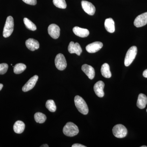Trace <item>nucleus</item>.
Instances as JSON below:
<instances>
[{
	"mask_svg": "<svg viewBox=\"0 0 147 147\" xmlns=\"http://www.w3.org/2000/svg\"><path fill=\"white\" fill-rule=\"evenodd\" d=\"M26 45L27 48L32 51H34L39 48V42L33 38H29L27 40L26 42Z\"/></svg>",
	"mask_w": 147,
	"mask_h": 147,
	"instance_id": "nucleus-15",
	"label": "nucleus"
},
{
	"mask_svg": "<svg viewBox=\"0 0 147 147\" xmlns=\"http://www.w3.org/2000/svg\"><path fill=\"white\" fill-rule=\"evenodd\" d=\"M147 24V12L137 16L134 20V26L137 28L144 26Z\"/></svg>",
	"mask_w": 147,
	"mask_h": 147,
	"instance_id": "nucleus-9",
	"label": "nucleus"
},
{
	"mask_svg": "<svg viewBox=\"0 0 147 147\" xmlns=\"http://www.w3.org/2000/svg\"><path fill=\"white\" fill-rule=\"evenodd\" d=\"M82 71L86 74L89 79H93L95 76V70L94 68L91 66L87 64H84L82 67Z\"/></svg>",
	"mask_w": 147,
	"mask_h": 147,
	"instance_id": "nucleus-14",
	"label": "nucleus"
},
{
	"mask_svg": "<svg viewBox=\"0 0 147 147\" xmlns=\"http://www.w3.org/2000/svg\"><path fill=\"white\" fill-rule=\"evenodd\" d=\"M74 103L77 110L80 113L86 115L89 112L88 107L86 101L79 96H76L74 98Z\"/></svg>",
	"mask_w": 147,
	"mask_h": 147,
	"instance_id": "nucleus-1",
	"label": "nucleus"
},
{
	"mask_svg": "<svg viewBox=\"0 0 147 147\" xmlns=\"http://www.w3.org/2000/svg\"><path fill=\"white\" fill-rule=\"evenodd\" d=\"M147 104L146 96L143 94H140L138 96L137 105V107L141 109H144Z\"/></svg>",
	"mask_w": 147,
	"mask_h": 147,
	"instance_id": "nucleus-18",
	"label": "nucleus"
},
{
	"mask_svg": "<svg viewBox=\"0 0 147 147\" xmlns=\"http://www.w3.org/2000/svg\"><path fill=\"white\" fill-rule=\"evenodd\" d=\"M54 5L59 8L65 9L67 7L65 0H53Z\"/></svg>",
	"mask_w": 147,
	"mask_h": 147,
	"instance_id": "nucleus-25",
	"label": "nucleus"
},
{
	"mask_svg": "<svg viewBox=\"0 0 147 147\" xmlns=\"http://www.w3.org/2000/svg\"><path fill=\"white\" fill-rule=\"evenodd\" d=\"M8 65L6 63L0 64V74H4L7 71Z\"/></svg>",
	"mask_w": 147,
	"mask_h": 147,
	"instance_id": "nucleus-26",
	"label": "nucleus"
},
{
	"mask_svg": "<svg viewBox=\"0 0 147 147\" xmlns=\"http://www.w3.org/2000/svg\"><path fill=\"white\" fill-rule=\"evenodd\" d=\"M63 132L65 136L72 137L76 136L79 133L78 127L72 122L67 123L63 128Z\"/></svg>",
	"mask_w": 147,
	"mask_h": 147,
	"instance_id": "nucleus-2",
	"label": "nucleus"
},
{
	"mask_svg": "<svg viewBox=\"0 0 147 147\" xmlns=\"http://www.w3.org/2000/svg\"><path fill=\"white\" fill-rule=\"evenodd\" d=\"M68 50L70 54H76L78 56H80L82 52V47L78 42L74 43L71 41L68 45Z\"/></svg>",
	"mask_w": 147,
	"mask_h": 147,
	"instance_id": "nucleus-12",
	"label": "nucleus"
},
{
	"mask_svg": "<svg viewBox=\"0 0 147 147\" xmlns=\"http://www.w3.org/2000/svg\"><path fill=\"white\" fill-rule=\"evenodd\" d=\"M48 32L51 37L54 39H57L60 34V29L56 24H52L48 27Z\"/></svg>",
	"mask_w": 147,
	"mask_h": 147,
	"instance_id": "nucleus-7",
	"label": "nucleus"
},
{
	"mask_svg": "<svg viewBox=\"0 0 147 147\" xmlns=\"http://www.w3.org/2000/svg\"><path fill=\"white\" fill-rule=\"evenodd\" d=\"M147 146H141V147H147Z\"/></svg>",
	"mask_w": 147,
	"mask_h": 147,
	"instance_id": "nucleus-32",
	"label": "nucleus"
},
{
	"mask_svg": "<svg viewBox=\"0 0 147 147\" xmlns=\"http://www.w3.org/2000/svg\"><path fill=\"white\" fill-rule=\"evenodd\" d=\"M143 75L145 78H147V69H146L143 72Z\"/></svg>",
	"mask_w": 147,
	"mask_h": 147,
	"instance_id": "nucleus-29",
	"label": "nucleus"
},
{
	"mask_svg": "<svg viewBox=\"0 0 147 147\" xmlns=\"http://www.w3.org/2000/svg\"><path fill=\"white\" fill-rule=\"evenodd\" d=\"M102 46L103 44L102 42L96 41L87 45L86 50L89 53H95L99 51L102 48Z\"/></svg>",
	"mask_w": 147,
	"mask_h": 147,
	"instance_id": "nucleus-10",
	"label": "nucleus"
},
{
	"mask_svg": "<svg viewBox=\"0 0 147 147\" xmlns=\"http://www.w3.org/2000/svg\"><path fill=\"white\" fill-rule=\"evenodd\" d=\"M55 64L59 70H63L67 67V64L64 56L63 54H59L55 59Z\"/></svg>",
	"mask_w": 147,
	"mask_h": 147,
	"instance_id": "nucleus-6",
	"label": "nucleus"
},
{
	"mask_svg": "<svg viewBox=\"0 0 147 147\" xmlns=\"http://www.w3.org/2000/svg\"><path fill=\"white\" fill-rule=\"evenodd\" d=\"M26 66L24 64H17L13 67V72L16 74H20L24 72L26 70Z\"/></svg>",
	"mask_w": 147,
	"mask_h": 147,
	"instance_id": "nucleus-21",
	"label": "nucleus"
},
{
	"mask_svg": "<svg viewBox=\"0 0 147 147\" xmlns=\"http://www.w3.org/2000/svg\"><path fill=\"white\" fill-rule=\"evenodd\" d=\"M113 134L118 138H123L126 137L127 130L126 127L122 124L116 125L113 127Z\"/></svg>",
	"mask_w": 147,
	"mask_h": 147,
	"instance_id": "nucleus-5",
	"label": "nucleus"
},
{
	"mask_svg": "<svg viewBox=\"0 0 147 147\" xmlns=\"http://www.w3.org/2000/svg\"><path fill=\"white\" fill-rule=\"evenodd\" d=\"M23 1L30 5H35L36 4V0H23Z\"/></svg>",
	"mask_w": 147,
	"mask_h": 147,
	"instance_id": "nucleus-27",
	"label": "nucleus"
},
{
	"mask_svg": "<svg viewBox=\"0 0 147 147\" xmlns=\"http://www.w3.org/2000/svg\"><path fill=\"white\" fill-rule=\"evenodd\" d=\"M105 84L102 81H98L96 82L94 86V90L96 94L99 97H102L104 95L103 89Z\"/></svg>",
	"mask_w": 147,
	"mask_h": 147,
	"instance_id": "nucleus-13",
	"label": "nucleus"
},
{
	"mask_svg": "<svg viewBox=\"0 0 147 147\" xmlns=\"http://www.w3.org/2000/svg\"><path fill=\"white\" fill-rule=\"evenodd\" d=\"M137 53V47L133 46L130 47L127 52L124 60V64L125 66H129L134 60Z\"/></svg>",
	"mask_w": 147,
	"mask_h": 147,
	"instance_id": "nucleus-4",
	"label": "nucleus"
},
{
	"mask_svg": "<svg viewBox=\"0 0 147 147\" xmlns=\"http://www.w3.org/2000/svg\"><path fill=\"white\" fill-rule=\"evenodd\" d=\"M34 119L37 123H43L46 121V116L43 113H36L34 115Z\"/></svg>",
	"mask_w": 147,
	"mask_h": 147,
	"instance_id": "nucleus-22",
	"label": "nucleus"
},
{
	"mask_svg": "<svg viewBox=\"0 0 147 147\" xmlns=\"http://www.w3.org/2000/svg\"><path fill=\"white\" fill-rule=\"evenodd\" d=\"M40 147H48L49 146H48V145L47 144H43L42 145V146H40Z\"/></svg>",
	"mask_w": 147,
	"mask_h": 147,
	"instance_id": "nucleus-30",
	"label": "nucleus"
},
{
	"mask_svg": "<svg viewBox=\"0 0 147 147\" xmlns=\"http://www.w3.org/2000/svg\"></svg>",
	"mask_w": 147,
	"mask_h": 147,
	"instance_id": "nucleus-33",
	"label": "nucleus"
},
{
	"mask_svg": "<svg viewBox=\"0 0 147 147\" xmlns=\"http://www.w3.org/2000/svg\"><path fill=\"white\" fill-rule=\"evenodd\" d=\"M3 86L2 84H0V91H1V90H2V89Z\"/></svg>",
	"mask_w": 147,
	"mask_h": 147,
	"instance_id": "nucleus-31",
	"label": "nucleus"
},
{
	"mask_svg": "<svg viewBox=\"0 0 147 147\" xmlns=\"http://www.w3.org/2000/svg\"><path fill=\"white\" fill-rule=\"evenodd\" d=\"M82 8L84 11L89 15L92 16L95 12V7L92 3L86 1H82Z\"/></svg>",
	"mask_w": 147,
	"mask_h": 147,
	"instance_id": "nucleus-8",
	"label": "nucleus"
},
{
	"mask_svg": "<svg viewBox=\"0 0 147 147\" xmlns=\"http://www.w3.org/2000/svg\"><path fill=\"white\" fill-rule=\"evenodd\" d=\"M25 128V123L21 121H16L13 126V130L17 134H21Z\"/></svg>",
	"mask_w": 147,
	"mask_h": 147,
	"instance_id": "nucleus-19",
	"label": "nucleus"
},
{
	"mask_svg": "<svg viewBox=\"0 0 147 147\" xmlns=\"http://www.w3.org/2000/svg\"><path fill=\"white\" fill-rule=\"evenodd\" d=\"M101 74L103 77L106 78H110L112 76V74L110 70V66L108 63L103 64L101 67Z\"/></svg>",
	"mask_w": 147,
	"mask_h": 147,
	"instance_id": "nucleus-20",
	"label": "nucleus"
},
{
	"mask_svg": "<svg viewBox=\"0 0 147 147\" xmlns=\"http://www.w3.org/2000/svg\"><path fill=\"white\" fill-rule=\"evenodd\" d=\"M45 106H46V108L50 112H53V113L55 112L57 109L55 101L53 100H47L46 102Z\"/></svg>",
	"mask_w": 147,
	"mask_h": 147,
	"instance_id": "nucleus-24",
	"label": "nucleus"
},
{
	"mask_svg": "<svg viewBox=\"0 0 147 147\" xmlns=\"http://www.w3.org/2000/svg\"><path fill=\"white\" fill-rule=\"evenodd\" d=\"M14 27V21L13 17L9 16L7 18L5 25L3 31V36L7 38L10 36L13 32Z\"/></svg>",
	"mask_w": 147,
	"mask_h": 147,
	"instance_id": "nucleus-3",
	"label": "nucleus"
},
{
	"mask_svg": "<svg viewBox=\"0 0 147 147\" xmlns=\"http://www.w3.org/2000/svg\"><path fill=\"white\" fill-rule=\"evenodd\" d=\"M72 147H86V146H84V145L81 144H74L71 146Z\"/></svg>",
	"mask_w": 147,
	"mask_h": 147,
	"instance_id": "nucleus-28",
	"label": "nucleus"
},
{
	"mask_svg": "<svg viewBox=\"0 0 147 147\" xmlns=\"http://www.w3.org/2000/svg\"><path fill=\"white\" fill-rule=\"evenodd\" d=\"M73 32L74 34L80 37H86L88 36L90 32L87 29L82 28L79 27H74L73 28Z\"/></svg>",
	"mask_w": 147,
	"mask_h": 147,
	"instance_id": "nucleus-16",
	"label": "nucleus"
},
{
	"mask_svg": "<svg viewBox=\"0 0 147 147\" xmlns=\"http://www.w3.org/2000/svg\"><path fill=\"white\" fill-rule=\"evenodd\" d=\"M105 28L109 32L113 33L115 31V22L113 18H107L105 20L104 23Z\"/></svg>",
	"mask_w": 147,
	"mask_h": 147,
	"instance_id": "nucleus-17",
	"label": "nucleus"
},
{
	"mask_svg": "<svg viewBox=\"0 0 147 147\" xmlns=\"http://www.w3.org/2000/svg\"><path fill=\"white\" fill-rule=\"evenodd\" d=\"M24 21L26 27L29 30L32 31H35L36 30V25L28 18H24Z\"/></svg>",
	"mask_w": 147,
	"mask_h": 147,
	"instance_id": "nucleus-23",
	"label": "nucleus"
},
{
	"mask_svg": "<svg viewBox=\"0 0 147 147\" xmlns=\"http://www.w3.org/2000/svg\"><path fill=\"white\" fill-rule=\"evenodd\" d=\"M38 78V77L37 75H34L29 79L28 81L23 87V91L27 92L32 89L35 86Z\"/></svg>",
	"mask_w": 147,
	"mask_h": 147,
	"instance_id": "nucleus-11",
	"label": "nucleus"
}]
</instances>
